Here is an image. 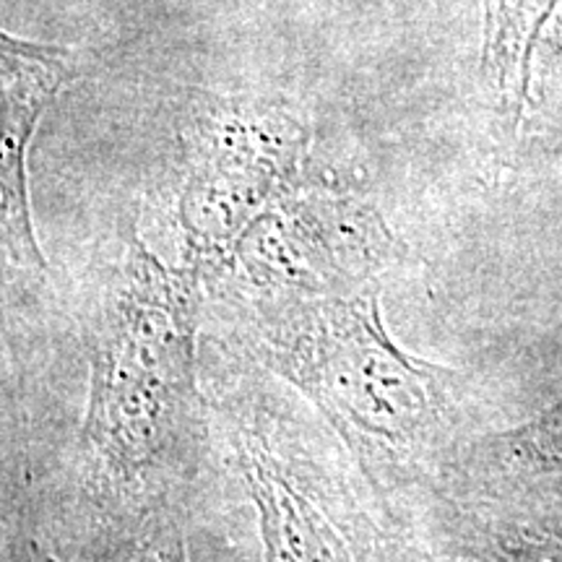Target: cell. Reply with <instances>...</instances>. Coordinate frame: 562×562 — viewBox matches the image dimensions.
I'll return each mask as SVG.
<instances>
[{
  "instance_id": "1",
  "label": "cell",
  "mask_w": 562,
  "mask_h": 562,
  "mask_svg": "<svg viewBox=\"0 0 562 562\" xmlns=\"http://www.w3.org/2000/svg\"><path fill=\"white\" fill-rule=\"evenodd\" d=\"M199 305L201 279L154 256L131 224L87 318L81 446L110 490L159 501L193 474L206 430L195 370Z\"/></svg>"
},
{
  "instance_id": "2",
  "label": "cell",
  "mask_w": 562,
  "mask_h": 562,
  "mask_svg": "<svg viewBox=\"0 0 562 562\" xmlns=\"http://www.w3.org/2000/svg\"><path fill=\"white\" fill-rule=\"evenodd\" d=\"M248 347L297 389L375 490L438 472L453 435V372L393 339L381 286L331 297L248 300Z\"/></svg>"
},
{
  "instance_id": "3",
  "label": "cell",
  "mask_w": 562,
  "mask_h": 562,
  "mask_svg": "<svg viewBox=\"0 0 562 562\" xmlns=\"http://www.w3.org/2000/svg\"><path fill=\"white\" fill-rule=\"evenodd\" d=\"M180 144V266L201 281L220 279L245 229L302 182L311 131L281 102L206 97L188 115Z\"/></svg>"
},
{
  "instance_id": "4",
  "label": "cell",
  "mask_w": 562,
  "mask_h": 562,
  "mask_svg": "<svg viewBox=\"0 0 562 562\" xmlns=\"http://www.w3.org/2000/svg\"><path fill=\"white\" fill-rule=\"evenodd\" d=\"M404 252L362 195L302 180L245 229L224 277L248 300L331 297L378 286Z\"/></svg>"
},
{
  "instance_id": "5",
  "label": "cell",
  "mask_w": 562,
  "mask_h": 562,
  "mask_svg": "<svg viewBox=\"0 0 562 562\" xmlns=\"http://www.w3.org/2000/svg\"><path fill=\"white\" fill-rule=\"evenodd\" d=\"M68 47L40 45L3 34L0 45V235L5 261L45 271L30 201V149L42 112L74 76Z\"/></svg>"
},
{
  "instance_id": "6",
  "label": "cell",
  "mask_w": 562,
  "mask_h": 562,
  "mask_svg": "<svg viewBox=\"0 0 562 562\" xmlns=\"http://www.w3.org/2000/svg\"><path fill=\"white\" fill-rule=\"evenodd\" d=\"M237 467L256 508L266 562H360L326 482L263 432H237Z\"/></svg>"
},
{
  "instance_id": "7",
  "label": "cell",
  "mask_w": 562,
  "mask_h": 562,
  "mask_svg": "<svg viewBox=\"0 0 562 562\" xmlns=\"http://www.w3.org/2000/svg\"><path fill=\"white\" fill-rule=\"evenodd\" d=\"M554 0H487V66L495 87L521 121L531 94V58Z\"/></svg>"
},
{
  "instance_id": "8",
  "label": "cell",
  "mask_w": 562,
  "mask_h": 562,
  "mask_svg": "<svg viewBox=\"0 0 562 562\" xmlns=\"http://www.w3.org/2000/svg\"><path fill=\"white\" fill-rule=\"evenodd\" d=\"M47 562H188L186 542L165 513L149 510L133 524L128 531L104 539L76 560H47Z\"/></svg>"
},
{
  "instance_id": "9",
  "label": "cell",
  "mask_w": 562,
  "mask_h": 562,
  "mask_svg": "<svg viewBox=\"0 0 562 562\" xmlns=\"http://www.w3.org/2000/svg\"><path fill=\"white\" fill-rule=\"evenodd\" d=\"M552 30L544 32L537 42L539 63L537 97L531 100L533 125L550 140L554 149H562V0H554V9L547 19ZM544 24V26H547Z\"/></svg>"
},
{
  "instance_id": "10",
  "label": "cell",
  "mask_w": 562,
  "mask_h": 562,
  "mask_svg": "<svg viewBox=\"0 0 562 562\" xmlns=\"http://www.w3.org/2000/svg\"><path fill=\"white\" fill-rule=\"evenodd\" d=\"M513 456L539 472H562V396L537 417L505 435Z\"/></svg>"
},
{
  "instance_id": "11",
  "label": "cell",
  "mask_w": 562,
  "mask_h": 562,
  "mask_svg": "<svg viewBox=\"0 0 562 562\" xmlns=\"http://www.w3.org/2000/svg\"><path fill=\"white\" fill-rule=\"evenodd\" d=\"M510 562H562V542H550V539H533V542H521L508 547Z\"/></svg>"
}]
</instances>
